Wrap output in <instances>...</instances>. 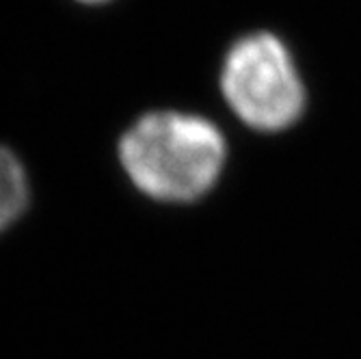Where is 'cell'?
<instances>
[{
    "mask_svg": "<svg viewBox=\"0 0 361 359\" xmlns=\"http://www.w3.org/2000/svg\"><path fill=\"white\" fill-rule=\"evenodd\" d=\"M119 158L128 178L147 197L186 204L216 184L225 139L206 117L160 111L141 117L121 137Z\"/></svg>",
    "mask_w": 361,
    "mask_h": 359,
    "instance_id": "1",
    "label": "cell"
},
{
    "mask_svg": "<svg viewBox=\"0 0 361 359\" xmlns=\"http://www.w3.org/2000/svg\"><path fill=\"white\" fill-rule=\"evenodd\" d=\"M221 89L229 109L259 133H279L297 123L307 100L290 50L273 32H251L229 48Z\"/></svg>",
    "mask_w": 361,
    "mask_h": 359,
    "instance_id": "2",
    "label": "cell"
},
{
    "mask_svg": "<svg viewBox=\"0 0 361 359\" xmlns=\"http://www.w3.org/2000/svg\"><path fill=\"white\" fill-rule=\"evenodd\" d=\"M28 206V180L13 152L0 147V232L18 221Z\"/></svg>",
    "mask_w": 361,
    "mask_h": 359,
    "instance_id": "3",
    "label": "cell"
},
{
    "mask_svg": "<svg viewBox=\"0 0 361 359\" xmlns=\"http://www.w3.org/2000/svg\"><path fill=\"white\" fill-rule=\"evenodd\" d=\"M80 3H91V5H97V3H106V0H80Z\"/></svg>",
    "mask_w": 361,
    "mask_h": 359,
    "instance_id": "4",
    "label": "cell"
}]
</instances>
